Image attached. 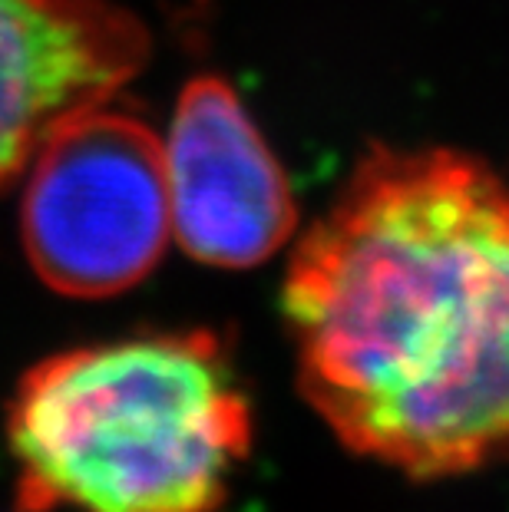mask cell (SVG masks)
I'll list each match as a JSON object with an SVG mask.
<instances>
[{"label": "cell", "mask_w": 509, "mask_h": 512, "mask_svg": "<svg viewBox=\"0 0 509 512\" xmlns=\"http://www.w3.org/2000/svg\"><path fill=\"white\" fill-rule=\"evenodd\" d=\"M301 394L414 479L509 453V182L453 149H374L285 278Z\"/></svg>", "instance_id": "cell-1"}, {"label": "cell", "mask_w": 509, "mask_h": 512, "mask_svg": "<svg viewBox=\"0 0 509 512\" xmlns=\"http://www.w3.org/2000/svg\"><path fill=\"white\" fill-rule=\"evenodd\" d=\"M7 443L24 512H215L252 407L215 334H139L30 367Z\"/></svg>", "instance_id": "cell-2"}, {"label": "cell", "mask_w": 509, "mask_h": 512, "mask_svg": "<svg viewBox=\"0 0 509 512\" xmlns=\"http://www.w3.org/2000/svg\"><path fill=\"white\" fill-rule=\"evenodd\" d=\"M20 235L43 285L70 298H110L162 258L169 222L162 143L143 119L86 106L27 162Z\"/></svg>", "instance_id": "cell-3"}, {"label": "cell", "mask_w": 509, "mask_h": 512, "mask_svg": "<svg viewBox=\"0 0 509 512\" xmlns=\"http://www.w3.org/2000/svg\"><path fill=\"white\" fill-rule=\"evenodd\" d=\"M162 166L172 235L205 265L252 268L295 232L285 169L219 76L186 83L162 143Z\"/></svg>", "instance_id": "cell-4"}, {"label": "cell", "mask_w": 509, "mask_h": 512, "mask_svg": "<svg viewBox=\"0 0 509 512\" xmlns=\"http://www.w3.org/2000/svg\"><path fill=\"white\" fill-rule=\"evenodd\" d=\"M143 24L110 0H0V192L63 119L146 63Z\"/></svg>", "instance_id": "cell-5"}]
</instances>
